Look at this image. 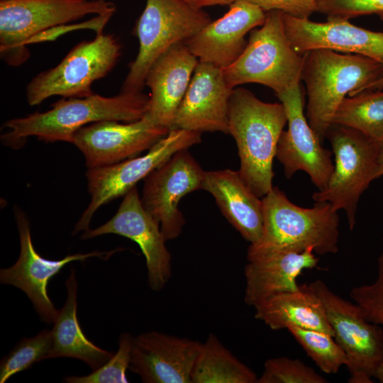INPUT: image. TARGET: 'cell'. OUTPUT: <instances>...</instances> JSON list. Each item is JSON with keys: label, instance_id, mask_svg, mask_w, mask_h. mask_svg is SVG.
Returning <instances> with one entry per match:
<instances>
[{"label": "cell", "instance_id": "cell-24", "mask_svg": "<svg viewBox=\"0 0 383 383\" xmlns=\"http://www.w3.org/2000/svg\"><path fill=\"white\" fill-rule=\"evenodd\" d=\"M255 318L272 330L297 327L334 335L323 303L309 284L274 296L256 305Z\"/></svg>", "mask_w": 383, "mask_h": 383}, {"label": "cell", "instance_id": "cell-27", "mask_svg": "<svg viewBox=\"0 0 383 383\" xmlns=\"http://www.w3.org/2000/svg\"><path fill=\"white\" fill-rule=\"evenodd\" d=\"M356 130L383 143V89L345 97L338 107L333 124Z\"/></svg>", "mask_w": 383, "mask_h": 383}, {"label": "cell", "instance_id": "cell-35", "mask_svg": "<svg viewBox=\"0 0 383 383\" xmlns=\"http://www.w3.org/2000/svg\"><path fill=\"white\" fill-rule=\"evenodd\" d=\"M190 6L196 9H202L206 6L216 5H231L238 0H182Z\"/></svg>", "mask_w": 383, "mask_h": 383}, {"label": "cell", "instance_id": "cell-34", "mask_svg": "<svg viewBox=\"0 0 383 383\" xmlns=\"http://www.w3.org/2000/svg\"><path fill=\"white\" fill-rule=\"evenodd\" d=\"M257 6L265 13L276 10L299 18H309L316 12L315 0H247Z\"/></svg>", "mask_w": 383, "mask_h": 383}, {"label": "cell", "instance_id": "cell-1", "mask_svg": "<svg viewBox=\"0 0 383 383\" xmlns=\"http://www.w3.org/2000/svg\"><path fill=\"white\" fill-rule=\"evenodd\" d=\"M148 104L149 96L142 91H121L113 96L93 93L86 97H63L46 111L6 121L4 127L9 131L1 134V140L13 149L22 147L31 136L45 142L72 143L74 133L89 124L106 120L132 122L142 118Z\"/></svg>", "mask_w": 383, "mask_h": 383}, {"label": "cell", "instance_id": "cell-11", "mask_svg": "<svg viewBox=\"0 0 383 383\" xmlns=\"http://www.w3.org/2000/svg\"><path fill=\"white\" fill-rule=\"evenodd\" d=\"M201 142V133L172 128L143 156L89 168L86 177L91 201L76 223L73 233L89 229L94 214L101 206L126 195L137 182L144 179L174 153Z\"/></svg>", "mask_w": 383, "mask_h": 383}, {"label": "cell", "instance_id": "cell-12", "mask_svg": "<svg viewBox=\"0 0 383 383\" xmlns=\"http://www.w3.org/2000/svg\"><path fill=\"white\" fill-rule=\"evenodd\" d=\"M204 171L188 149L181 150L144 179L141 202L160 224L166 241L177 238L186 221L179 209L181 199L201 189Z\"/></svg>", "mask_w": 383, "mask_h": 383}, {"label": "cell", "instance_id": "cell-19", "mask_svg": "<svg viewBox=\"0 0 383 383\" xmlns=\"http://www.w3.org/2000/svg\"><path fill=\"white\" fill-rule=\"evenodd\" d=\"M233 89L222 68L199 62L177 109L173 128L228 134V104Z\"/></svg>", "mask_w": 383, "mask_h": 383}, {"label": "cell", "instance_id": "cell-15", "mask_svg": "<svg viewBox=\"0 0 383 383\" xmlns=\"http://www.w3.org/2000/svg\"><path fill=\"white\" fill-rule=\"evenodd\" d=\"M97 121L79 129L72 143L83 154L87 168L113 165L150 150L170 131L147 116L132 121Z\"/></svg>", "mask_w": 383, "mask_h": 383}, {"label": "cell", "instance_id": "cell-20", "mask_svg": "<svg viewBox=\"0 0 383 383\" xmlns=\"http://www.w3.org/2000/svg\"><path fill=\"white\" fill-rule=\"evenodd\" d=\"M266 13L247 0H238L220 18L211 21L184 43L199 62L222 69L242 54L246 35L265 20Z\"/></svg>", "mask_w": 383, "mask_h": 383}, {"label": "cell", "instance_id": "cell-25", "mask_svg": "<svg viewBox=\"0 0 383 383\" xmlns=\"http://www.w3.org/2000/svg\"><path fill=\"white\" fill-rule=\"evenodd\" d=\"M66 288L67 299L53 322L52 346L46 359H79L94 370L106 362L114 353L96 346L82 332L77 315V282L74 269L70 271Z\"/></svg>", "mask_w": 383, "mask_h": 383}, {"label": "cell", "instance_id": "cell-37", "mask_svg": "<svg viewBox=\"0 0 383 383\" xmlns=\"http://www.w3.org/2000/svg\"><path fill=\"white\" fill-rule=\"evenodd\" d=\"M382 175H383V143L381 147L379 157L378 177H380Z\"/></svg>", "mask_w": 383, "mask_h": 383}, {"label": "cell", "instance_id": "cell-29", "mask_svg": "<svg viewBox=\"0 0 383 383\" xmlns=\"http://www.w3.org/2000/svg\"><path fill=\"white\" fill-rule=\"evenodd\" d=\"M52 346L51 331L43 330L38 335L21 340L0 364V382L30 368L34 363L46 359Z\"/></svg>", "mask_w": 383, "mask_h": 383}, {"label": "cell", "instance_id": "cell-4", "mask_svg": "<svg viewBox=\"0 0 383 383\" xmlns=\"http://www.w3.org/2000/svg\"><path fill=\"white\" fill-rule=\"evenodd\" d=\"M287 123L281 103L265 102L244 88L233 89L228 104V134L238 148L240 176L260 198L273 187V160Z\"/></svg>", "mask_w": 383, "mask_h": 383}, {"label": "cell", "instance_id": "cell-16", "mask_svg": "<svg viewBox=\"0 0 383 383\" xmlns=\"http://www.w3.org/2000/svg\"><path fill=\"white\" fill-rule=\"evenodd\" d=\"M110 233L128 238L138 245L145 257L149 285L152 290H161L171 276V255L160 224L143 208L136 187L123 196L109 221L84 231L81 238Z\"/></svg>", "mask_w": 383, "mask_h": 383}, {"label": "cell", "instance_id": "cell-28", "mask_svg": "<svg viewBox=\"0 0 383 383\" xmlns=\"http://www.w3.org/2000/svg\"><path fill=\"white\" fill-rule=\"evenodd\" d=\"M287 331L324 373L335 374L342 366H346L345 353L333 336L297 327H290Z\"/></svg>", "mask_w": 383, "mask_h": 383}, {"label": "cell", "instance_id": "cell-31", "mask_svg": "<svg viewBox=\"0 0 383 383\" xmlns=\"http://www.w3.org/2000/svg\"><path fill=\"white\" fill-rule=\"evenodd\" d=\"M133 338L121 334L118 351L104 365L88 375L67 377L69 383H126V370L130 366Z\"/></svg>", "mask_w": 383, "mask_h": 383}, {"label": "cell", "instance_id": "cell-26", "mask_svg": "<svg viewBox=\"0 0 383 383\" xmlns=\"http://www.w3.org/2000/svg\"><path fill=\"white\" fill-rule=\"evenodd\" d=\"M257 379L214 334L202 343L191 377L192 383H257Z\"/></svg>", "mask_w": 383, "mask_h": 383}, {"label": "cell", "instance_id": "cell-36", "mask_svg": "<svg viewBox=\"0 0 383 383\" xmlns=\"http://www.w3.org/2000/svg\"><path fill=\"white\" fill-rule=\"evenodd\" d=\"M374 377L377 378L381 383H383V362L376 369Z\"/></svg>", "mask_w": 383, "mask_h": 383}, {"label": "cell", "instance_id": "cell-32", "mask_svg": "<svg viewBox=\"0 0 383 383\" xmlns=\"http://www.w3.org/2000/svg\"><path fill=\"white\" fill-rule=\"evenodd\" d=\"M350 298L362 311L365 318L383 328V252L377 260V276L370 284L353 287Z\"/></svg>", "mask_w": 383, "mask_h": 383}, {"label": "cell", "instance_id": "cell-23", "mask_svg": "<svg viewBox=\"0 0 383 383\" xmlns=\"http://www.w3.org/2000/svg\"><path fill=\"white\" fill-rule=\"evenodd\" d=\"M201 189L214 197L224 217L245 240L255 244L260 240L263 231L262 199L246 186L238 170L206 172Z\"/></svg>", "mask_w": 383, "mask_h": 383}, {"label": "cell", "instance_id": "cell-13", "mask_svg": "<svg viewBox=\"0 0 383 383\" xmlns=\"http://www.w3.org/2000/svg\"><path fill=\"white\" fill-rule=\"evenodd\" d=\"M276 96L284 108L288 124L280 135L275 155L286 177L290 179L302 170L318 190L325 189L334 170L332 152L322 146L306 118L301 84Z\"/></svg>", "mask_w": 383, "mask_h": 383}, {"label": "cell", "instance_id": "cell-30", "mask_svg": "<svg viewBox=\"0 0 383 383\" xmlns=\"http://www.w3.org/2000/svg\"><path fill=\"white\" fill-rule=\"evenodd\" d=\"M328 380L298 359L274 357L264 364L257 383H327Z\"/></svg>", "mask_w": 383, "mask_h": 383}, {"label": "cell", "instance_id": "cell-5", "mask_svg": "<svg viewBox=\"0 0 383 383\" xmlns=\"http://www.w3.org/2000/svg\"><path fill=\"white\" fill-rule=\"evenodd\" d=\"M105 0L0 1V55L8 65L20 66L29 58L28 45L43 34L89 14L116 12Z\"/></svg>", "mask_w": 383, "mask_h": 383}, {"label": "cell", "instance_id": "cell-9", "mask_svg": "<svg viewBox=\"0 0 383 383\" xmlns=\"http://www.w3.org/2000/svg\"><path fill=\"white\" fill-rule=\"evenodd\" d=\"M121 46L113 35L96 33L94 39L76 45L52 68L43 71L28 82L26 96L36 106L53 96L86 97L94 92V82L106 77L116 65Z\"/></svg>", "mask_w": 383, "mask_h": 383}, {"label": "cell", "instance_id": "cell-17", "mask_svg": "<svg viewBox=\"0 0 383 383\" xmlns=\"http://www.w3.org/2000/svg\"><path fill=\"white\" fill-rule=\"evenodd\" d=\"M201 343L151 331L133 338L129 368L145 383H192Z\"/></svg>", "mask_w": 383, "mask_h": 383}, {"label": "cell", "instance_id": "cell-21", "mask_svg": "<svg viewBox=\"0 0 383 383\" xmlns=\"http://www.w3.org/2000/svg\"><path fill=\"white\" fill-rule=\"evenodd\" d=\"M199 60L184 42L159 56L148 71L145 86L150 90L145 113L154 123L173 128L175 116Z\"/></svg>", "mask_w": 383, "mask_h": 383}, {"label": "cell", "instance_id": "cell-38", "mask_svg": "<svg viewBox=\"0 0 383 383\" xmlns=\"http://www.w3.org/2000/svg\"><path fill=\"white\" fill-rule=\"evenodd\" d=\"M379 16L380 19H381L382 21H383V13L379 15ZM383 89V77H382V78L377 82V83L375 84V86H374L373 90H375V89Z\"/></svg>", "mask_w": 383, "mask_h": 383}, {"label": "cell", "instance_id": "cell-8", "mask_svg": "<svg viewBox=\"0 0 383 383\" xmlns=\"http://www.w3.org/2000/svg\"><path fill=\"white\" fill-rule=\"evenodd\" d=\"M326 138L335 156L332 176L322 190L313 194L315 202H329L334 210H343L350 230L356 223L360 196L379 178V157L382 145L353 128L332 124Z\"/></svg>", "mask_w": 383, "mask_h": 383}, {"label": "cell", "instance_id": "cell-33", "mask_svg": "<svg viewBox=\"0 0 383 383\" xmlns=\"http://www.w3.org/2000/svg\"><path fill=\"white\" fill-rule=\"evenodd\" d=\"M316 12L328 20H350L355 17L383 13V0H315Z\"/></svg>", "mask_w": 383, "mask_h": 383}, {"label": "cell", "instance_id": "cell-39", "mask_svg": "<svg viewBox=\"0 0 383 383\" xmlns=\"http://www.w3.org/2000/svg\"><path fill=\"white\" fill-rule=\"evenodd\" d=\"M0 1H1V0H0Z\"/></svg>", "mask_w": 383, "mask_h": 383}, {"label": "cell", "instance_id": "cell-18", "mask_svg": "<svg viewBox=\"0 0 383 383\" xmlns=\"http://www.w3.org/2000/svg\"><path fill=\"white\" fill-rule=\"evenodd\" d=\"M282 19L289 43L301 55L326 49L364 55L383 65V32L357 26L345 19L318 23L283 13Z\"/></svg>", "mask_w": 383, "mask_h": 383}, {"label": "cell", "instance_id": "cell-22", "mask_svg": "<svg viewBox=\"0 0 383 383\" xmlns=\"http://www.w3.org/2000/svg\"><path fill=\"white\" fill-rule=\"evenodd\" d=\"M318 263L312 248L301 252H277L248 261L244 271L245 304L255 307L277 294L299 290L297 277Z\"/></svg>", "mask_w": 383, "mask_h": 383}, {"label": "cell", "instance_id": "cell-3", "mask_svg": "<svg viewBox=\"0 0 383 383\" xmlns=\"http://www.w3.org/2000/svg\"><path fill=\"white\" fill-rule=\"evenodd\" d=\"M382 77L383 65L364 55L326 49L304 53L301 81L308 98L306 117L322 143L346 96L373 90Z\"/></svg>", "mask_w": 383, "mask_h": 383}, {"label": "cell", "instance_id": "cell-2", "mask_svg": "<svg viewBox=\"0 0 383 383\" xmlns=\"http://www.w3.org/2000/svg\"><path fill=\"white\" fill-rule=\"evenodd\" d=\"M263 231L260 240L250 244L248 261L282 252H301L312 248L318 255L338 251L339 216L327 201L312 208L293 204L277 187L262 198Z\"/></svg>", "mask_w": 383, "mask_h": 383}, {"label": "cell", "instance_id": "cell-14", "mask_svg": "<svg viewBox=\"0 0 383 383\" xmlns=\"http://www.w3.org/2000/svg\"><path fill=\"white\" fill-rule=\"evenodd\" d=\"M14 212L20 239V254L13 265L1 269L0 281L2 284L13 285L24 292L40 318L46 323H51L54 322L58 311L48 293L49 281L70 262L84 261L93 257L107 259L118 250L77 253L57 260L45 259L38 253L33 246L26 215L19 208H16Z\"/></svg>", "mask_w": 383, "mask_h": 383}, {"label": "cell", "instance_id": "cell-7", "mask_svg": "<svg viewBox=\"0 0 383 383\" xmlns=\"http://www.w3.org/2000/svg\"><path fill=\"white\" fill-rule=\"evenodd\" d=\"M202 9L182 0H146L133 30L138 40V52L129 65L121 91H142L148 70L163 52L185 42L211 21Z\"/></svg>", "mask_w": 383, "mask_h": 383}, {"label": "cell", "instance_id": "cell-6", "mask_svg": "<svg viewBox=\"0 0 383 383\" xmlns=\"http://www.w3.org/2000/svg\"><path fill=\"white\" fill-rule=\"evenodd\" d=\"M304 54L297 52L287 36L282 13H266L265 22L250 32L247 45L239 57L223 69L227 84L233 89L257 83L278 95L301 84Z\"/></svg>", "mask_w": 383, "mask_h": 383}, {"label": "cell", "instance_id": "cell-10", "mask_svg": "<svg viewBox=\"0 0 383 383\" xmlns=\"http://www.w3.org/2000/svg\"><path fill=\"white\" fill-rule=\"evenodd\" d=\"M323 304L334 338L347 357L349 383H372L383 362V328L368 321L355 303L332 292L321 279L309 284Z\"/></svg>", "mask_w": 383, "mask_h": 383}]
</instances>
